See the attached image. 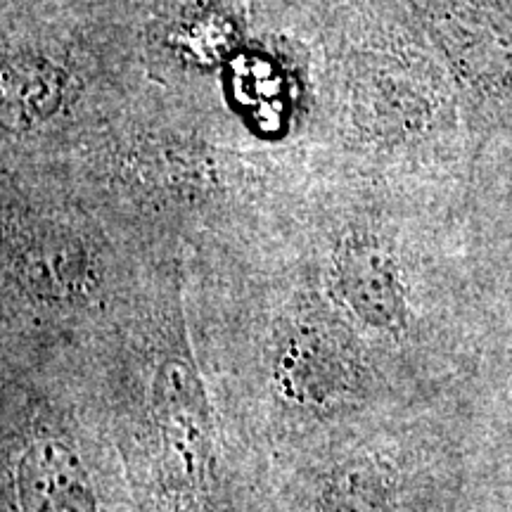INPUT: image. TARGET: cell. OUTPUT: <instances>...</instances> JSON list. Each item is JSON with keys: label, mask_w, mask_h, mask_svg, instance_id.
Masks as SVG:
<instances>
[{"label": "cell", "mask_w": 512, "mask_h": 512, "mask_svg": "<svg viewBox=\"0 0 512 512\" xmlns=\"http://www.w3.org/2000/svg\"><path fill=\"white\" fill-rule=\"evenodd\" d=\"M330 124L368 169L425 152L453 126V98L411 24L384 0H349L328 34Z\"/></svg>", "instance_id": "obj_1"}, {"label": "cell", "mask_w": 512, "mask_h": 512, "mask_svg": "<svg viewBox=\"0 0 512 512\" xmlns=\"http://www.w3.org/2000/svg\"><path fill=\"white\" fill-rule=\"evenodd\" d=\"M98 83L93 60L67 29H22L5 19L0 67L5 150H67L119 102L105 98Z\"/></svg>", "instance_id": "obj_2"}, {"label": "cell", "mask_w": 512, "mask_h": 512, "mask_svg": "<svg viewBox=\"0 0 512 512\" xmlns=\"http://www.w3.org/2000/svg\"><path fill=\"white\" fill-rule=\"evenodd\" d=\"M181 323L174 313L152 349L143 406L147 489L157 512H209L211 420Z\"/></svg>", "instance_id": "obj_3"}, {"label": "cell", "mask_w": 512, "mask_h": 512, "mask_svg": "<svg viewBox=\"0 0 512 512\" xmlns=\"http://www.w3.org/2000/svg\"><path fill=\"white\" fill-rule=\"evenodd\" d=\"M105 256L67 209L19 200L5 190V283L46 311H79L98 302Z\"/></svg>", "instance_id": "obj_4"}, {"label": "cell", "mask_w": 512, "mask_h": 512, "mask_svg": "<svg viewBox=\"0 0 512 512\" xmlns=\"http://www.w3.org/2000/svg\"><path fill=\"white\" fill-rule=\"evenodd\" d=\"M313 302L285 320L275 342L273 380L294 408L330 411L356 396L361 368L342 313Z\"/></svg>", "instance_id": "obj_5"}, {"label": "cell", "mask_w": 512, "mask_h": 512, "mask_svg": "<svg viewBox=\"0 0 512 512\" xmlns=\"http://www.w3.org/2000/svg\"><path fill=\"white\" fill-rule=\"evenodd\" d=\"M422 29L453 74L482 95L512 88L510 0H432L415 5Z\"/></svg>", "instance_id": "obj_6"}, {"label": "cell", "mask_w": 512, "mask_h": 512, "mask_svg": "<svg viewBox=\"0 0 512 512\" xmlns=\"http://www.w3.org/2000/svg\"><path fill=\"white\" fill-rule=\"evenodd\" d=\"M332 302L358 328L396 335L408 320V297L389 238L370 221L349 223L330 254Z\"/></svg>", "instance_id": "obj_7"}, {"label": "cell", "mask_w": 512, "mask_h": 512, "mask_svg": "<svg viewBox=\"0 0 512 512\" xmlns=\"http://www.w3.org/2000/svg\"><path fill=\"white\" fill-rule=\"evenodd\" d=\"M8 501L12 512H102L91 467L55 425L31 427L15 446Z\"/></svg>", "instance_id": "obj_8"}, {"label": "cell", "mask_w": 512, "mask_h": 512, "mask_svg": "<svg viewBox=\"0 0 512 512\" xmlns=\"http://www.w3.org/2000/svg\"><path fill=\"white\" fill-rule=\"evenodd\" d=\"M392 486L373 458H349L318 486L316 512H389Z\"/></svg>", "instance_id": "obj_9"}]
</instances>
